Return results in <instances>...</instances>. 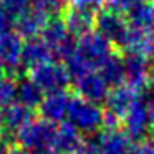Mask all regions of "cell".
Returning <instances> with one entry per match:
<instances>
[{
  "label": "cell",
  "mask_w": 154,
  "mask_h": 154,
  "mask_svg": "<svg viewBox=\"0 0 154 154\" xmlns=\"http://www.w3.org/2000/svg\"><path fill=\"white\" fill-rule=\"evenodd\" d=\"M58 126L45 118L32 119L17 133V143L22 149L33 152H50L57 137Z\"/></svg>",
  "instance_id": "obj_1"
},
{
  "label": "cell",
  "mask_w": 154,
  "mask_h": 154,
  "mask_svg": "<svg viewBox=\"0 0 154 154\" xmlns=\"http://www.w3.org/2000/svg\"><path fill=\"white\" fill-rule=\"evenodd\" d=\"M111 47L113 43L106 40L98 30L88 32L76 40V53L88 70H98L103 61L113 53Z\"/></svg>",
  "instance_id": "obj_2"
},
{
  "label": "cell",
  "mask_w": 154,
  "mask_h": 154,
  "mask_svg": "<svg viewBox=\"0 0 154 154\" xmlns=\"http://www.w3.org/2000/svg\"><path fill=\"white\" fill-rule=\"evenodd\" d=\"M103 113L104 111L98 103H91L81 96H73L66 119L80 133L93 134L103 128Z\"/></svg>",
  "instance_id": "obj_3"
},
{
  "label": "cell",
  "mask_w": 154,
  "mask_h": 154,
  "mask_svg": "<svg viewBox=\"0 0 154 154\" xmlns=\"http://www.w3.org/2000/svg\"><path fill=\"white\" fill-rule=\"evenodd\" d=\"M40 37L48 43L53 55H57L63 61H66L76 51V38L68 30L66 23L61 17L50 18Z\"/></svg>",
  "instance_id": "obj_4"
},
{
  "label": "cell",
  "mask_w": 154,
  "mask_h": 154,
  "mask_svg": "<svg viewBox=\"0 0 154 154\" xmlns=\"http://www.w3.org/2000/svg\"><path fill=\"white\" fill-rule=\"evenodd\" d=\"M30 78L43 90L45 94L66 90L73 80L66 65L53 60L42 63L40 66L30 70Z\"/></svg>",
  "instance_id": "obj_5"
},
{
  "label": "cell",
  "mask_w": 154,
  "mask_h": 154,
  "mask_svg": "<svg viewBox=\"0 0 154 154\" xmlns=\"http://www.w3.org/2000/svg\"><path fill=\"white\" fill-rule=\"evenodd\" d=\"M94 27L96 30L103 35L106 40H109L114 47L123 48L124 40L129 32V23L128 18H124L123 14H118L114 10H100L96 14V20H94Z\"/></svg>",
  "instance_id": "obj_6"
},
{
  "label": "cell",
  "mask_w": 154,
  "mask_h": 154,
  "mask_svg": "<svg viewBox=\"0 0 154 154\" xmlns=\"http://www.w3.org/2000/svg\"><path fill=\"white\" fill-rule=\"evenodd\" d=\"M126 70V85L143 93L154 81V71L151 68V60L139 55H126L124 58Z\"/></svg>",
  "instance_id": "obj_7"
},
{
  "label": "cell",
  "mask_w": 154,
  "mask_h": 154,
  "mask_svg": "<svg viewBox=\"0 0 154 154\" xmlns=\"http://www.w3.org/2000/svg\"><path fill=\"white\" fill-rule=\"evenodd\" d=\"M78 94L91 103H101L109 93V85L103 80L98 70H88L73 78Z\"/></svg>",
  "instance_id": "obj_8"
},
{
  "label": "cell",
  "mask_w": 154,
  "mask_h": 154,
  "mask_svg": "<svg viewBox=\"0 0 154 154\" xmlns=\"http://www.w3.org/2000/svg\"><path fill=\"white\" fill-rule=\"evenodd\" d=\"M124 131L133 141H143L151 129V111L143 96L131 106V109L123 118Z\"/></svg>",
  "instance_id": "obj_9"
},
{
  "label": "cell",
  "mask_w": 154,
  "mask_h": 154,
  "mask_svg": "<svg viewBox=\"0 0 154 154\" xmlns=\"http://www.w3.org/2000/svg\"><path fill=\"white\" fill-rule=\"evenodd\" d=\"M22 48L23 42L17 32L0 33V66L7 73H18L22 68Z\"/></svg>",
  "instance_id": "obj_10"
},
{
  "label": "cell",
  "mask_w": 154,
  "mask_h": 154,
  "mask_svg": "<svg viewBox=\"0 0 154 154\" xmlns=\"http://www.w3.org/2000/svg\"><path fill=\"white\" fill-rule=\"evenodd\" d=\"M71 96L66 90L63 91H53V93H47L40 104V114L42 118L51 121V123H61L68 118V111H70L71 104Z\"/></svg>",
  "instance_id": "obj_11"
},
{
  "label": "cell",
  "mask_w": 154,
  "mask_h": 154,
  "mask_svg": "<svg viewBox=\"0 0 154 154\" xmlns=\"http://www.w3.org/2000/svg\"><path fill=\"white\" fill-rule=\"evenodd\" d=\"M141 98V93L136 91L134 88H131L129 85H121V86L111 88L108 93L106 100H104V109L113 113L114 116H118L121 121L126 116V113L131 109L134 103Z\"/></svg>",
  "instance_id": "obj_12"
},
{
  "label": "cell",
  "mask_w": 154,
  "mask_h": 154,
  "mask_svg": "<svg viewBox=\"0 0 154 154\" xmlns=\"http://www.w3.org/2000/svg\"><path fill=\"white\" fill-rule=\"evenodd\" d=\"M101 154H133L134 141L121 128L104 129L96 141Z\"/></svg>",
  "instance_id": "obj_13"
},
{
  "label": "cell",
  "mask_w": 154,
  "mask_h": 154,
  "mask_svg": "<svg viewBox=\"0 0 154 154\" xmlns=\"http://www.w3.org/2000/svg\"><path fill=\"white\" fill-rule=\"evenodd\" d=\"M48 20H50V14L43 8H38L33 5L15 20V28L22 38L28 40V38L40 37L43 28L47 27Z\"/></svg>",
  "instance_id": "obj_14"
},
{
  "label": "cell",
  "mask_w": 154,
  "mask_h": 154,
  "mask_svg": "<svg viewBox=\"0 0 154 154\" xmlns=\"http://www.w3.org/2000/svg\"><path fill=\"white\" fill-rule=\"evenodd\" d=\"M33 119V109L23 106L18 101L0 108V128L4 133L17 134L25 124H28Z\"/></svg>",
  "instance_id": "obj_15"
},
{
  "label": "cell",
  "mask_w": 154,
  "mask_h": 154,
  "mask_svg": "<svg viewBox=\"0 0 154 154\" xmlns=\"http://www.w3.org/2000/svg\"><path fill=\"white\" fill-rule=\"evenodd\" d=\"M121 50H124L128 55H139L147 60L154 58V30L129 27Z\"/></svg>",
  "instance_id": "obj_16"
},
{
  "label": "cell",
  "mask_w": 154,
  "mask_h": 154,
  "mask_svg": "<svg viewBox=\"0 0 154 154\" xmlns=\"http://www.w3.org/2000/svg\"><path fill=\"white\" fill-rule=\"evenodd\" d=\"M51 57H53V51L42 37L28 38L27 42H23V48H22V68L33 70L42 63L50 61Z\"/></svg>",
  "instance_id": "obj_17"
},
{
  "label": "cell",
  "mask_w": 154,
  "mask_h": 154,
  "mask_svg": "<svg viewBox=\"0 0 154 154\" xmlns=\"http://www.w3.org/2000/svg\"><path fill=\"white\" fill-rule=\"evenodd\" d=\"M81 134L83 133H80V131H78L73 124L68 123V121L61 123L60 126H58L57 137H55L51 152L53 154H75L85 144Z\"/></svg>",
  "instance_id": "obj_18"
},
{
  "label": "cell",
  "mask_w": 154,
  "mask_h": 154,
  "mask_svg": "<svg viewBox=\"0 0 154 154\" xmlns=\"http://www.w3.org/2000/svg\"><path fill=\"white\" fill-rule=\"evenodd\" d=\"M61 18L66 23L68 30L75 35V37H81V35L88 33L93 30L94 27V20H96V14L85 8H78V7H68L63 10Z\"/></svg>",
  "instance_id": "obj_19"
},
{
  "label": "cell",
  "mask_w": 154,
  "mask_h": 154,
  "mask_svg": "<svg viewBox=\"0 0 154 154\" xmlns=\"http://www.w3.org/2000/svg\"><path fill=\"white\" fill-rule=\"evenodd\" d=\"M103 80L109 85V88H116L126 83V70H124V58L119 53H111L98 68Z\"/></svg>",
  "instance_id": "obj_20"
},
{
  "label": "cell",
  "mask_w": 154,
  "mask_h": 154,
  "mask_svg": "<svg viewBox=\"0 0 154 154\" xmlns=\"http://www.w3.org/2000/svg\"><path fill=\"white\" fill-rule=\"evenodd\" d=\"M45 98V93L32 78H23L17 83V101L23 106L30 108H40L42 101Z\"/></svg>",
  "instance_id": "obj_21"
},
{
  "label": "cell",
  "mask_w": 154,
  "mask_h": 154,
  "mask_svg": "<svg viewBox=\"0 0 154 154\" xmlns=\"http://www.w3.org/2000/svg\"><path fill=\"white\" fill-rule=\"evenodd\" d=\"M128 23H129V27L154 30V2L146 0L133 12H129L128 14Z\"/></svg>",
  "instance_id": "obj_22"
},
{
  "label": "cell",
  "mask_w": 154,
  "mask_h": 154,
  "mask_svg": "<svg viewBox=\"0 0 154 154\" xmlns=\"http://www.w3.org/2000/svg\"><path fill=\"white\" fill-rule=\"evenodd\" d=\"M17 101V83L12 78H0V108Z\"/></svg>",
  "instance_id": "obj_23"
},
{
  "label": "cell",
  "mask_w": 154,
  "mask_h": 154,
  "mask_svg": "<svg viewBox=\"0 0 154 154\" xmlns=\"http://www.w3.org/2000/svg\"><path fill=\"white\" fill-rule=\"evenodd\" d=\"M143 2H146V0H104V4L108 5V8L109 10H114L118 12V14H129V12H133L136 7H139Z\"/></svg>",
  "instance_id": "obj_24"
},
{
  "label": "cell",
  "mask_w": 154,
  "mask_h": 154,
  "mask_svg": "<svg viewBox=\"0 0 154 154\" xmlns=\"http://www.w3.org/2000/svg\"><path fill=\"white\" fill-rule=\"evenodd\" d=\"M2 2H4L5 8L8 10V14L15 20L30 8V0H2Z\"/></svg>",
  "instance_id": "obj_25"
},
{
  "label": "cell",
  "mask_w": 154,
  "mask_h": 154,
  "mask_svg": "<svg viewBox=\"0 0 154 154\" xmlns=\"http://www.w3.org/2000/svg\"><path fill=\"white\" fill-rule=\"evenodd\" d=\"M63 4H68V7H78L98 14L104 5V0H63Z\"/></svg>",
  "instance_id": "obj_26"
},
{
  "label": "cell",
  "mask_w": 154,
  "mask_h": 154,
  "mask_svg": "<svg viewBox=\"0 0 154 154\" xmlns=\"http://www.w3.org/2000/svg\"><path fill=\"white\" fill-rule=\"evenodd\" d=\"M38 8H43L48 14H60L63 12V0H30Z\"/></svg>",
  "instance_id": "obj_27"
},
{
  "label": "cell",
  "mask_w": 154,
  "mask_h": 154,
  "mask_svg": "<svg viewBox=\"0 0 154 154\" xmlns=\"http://www.w3.org/2000/svg\"><path fill=\"white\" fill-rule=\"evenodd\" d=\"M14 27H15V18L8 14V10L4 5V2L0 0V33L10 32Z\"/></svg>",
  "instance_id": "obj_28"
},
{
  "label": "cell",
  "mask_w": 154,
  "mask_h": 154,
  "mask_svg": "<svg viewBox=\"0 0 154 154\" xmlns=\"http://www.w3.org/2000/svg\"><path fill=\"white\" fill-rule=\"evenodd\" d=\"M75 154H101V151L96 143H85Z\"/></svg>",
  "instance_id": "obj_29"
},
{
  "label": "cell",
  "mask_w": 154,
  "mask_h": 154,
  "mask_svg": "<svg viewBox=\"0 0 154 154\" xmlns=\"http://www.w3.org/2000/svg\"><path fill=\"white\" fill-rule=\"evenodd\" d=\"M133 154H154V143H139L134 146Z\"/></svg>",
  "instance_id": "obj_30"
},
{
  "label": "cell",
  "mask_w": 154,
  "mask_h": 154,
  "mask_svg": "<svg viewBox=\"0 0 154 154\" xmlns=\"http://www.w3.org/2000/svg\"><path fill=\"white\" fill-rule=\"evenodd\" d=\"M10 154H53L50 151V152H33V151H27V149H22V147H18V149H14L10 151Z\"/></svg>",
  "instance_id": "obj_31"
},
{
  "label": "cell",
  "mask_w": 154,
  "mask_h": 154,
  "mask_svg": "<svg viewBox=\"0 0 154 154\" xmlns=\"http://www.w3.org/2000/svg\"><path fill=\"white\" fill-rule=\"evenodd\" d=\"M0 154H10V147H8L7 141H0Z\"/></svg>",
  "instance_id": "obj_32"
},
{
  "label": "cell",
  "mask_w": 154,
  "mask_h": 154,
  "mask_svg": "<svg viewBox=\"0 0 154 154\" xmlns=\"http://www.w3.org/2000/svg\"><path fill=\"white\" fill-rule=\"evenodd\" d=\"M5 73H7V71H5L4 68L0 66V78H4V76H5Z\"/></svg>",
  "instance_id": "obj_33"
},
{
  "label": "cell",
  "mask_w": 154,
  "mask_h": 154,
  "mask_svg": "<svg viewBox=\"0 0 154 154\" xmlns=\"http://www.w3.org/2000/svg\"><path fill=\"white\" fill-rule=\"evenodd\" d=\"M4 134H5V133L2 131V128H0V141H5V139H4Z\"/></svg>",
  "instance_id": "obj_34"
}]
</instances>
